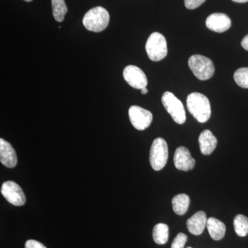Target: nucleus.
Segmentation results:
<instances>
[{
  "label": "nucleus",
  "instance_id": "8",
  "mask_svg": "<svg viewBox=\"0 0 248 248\" xmlns=\"http://www.w3.org/2000/svg\"><path fill=\"white\" fill-rule=\"evenodd\" d=\"M129 118L134 127L138 130H144L151 125L153 120V114L138 106L129 108Z\"/></svg>",
  "mask_w": 248,
  "mask_h": 248
},
{
  "label": "nucleus",
  "instance_id": "27",
  "mask_svg": "<svg viewBox=\"0 0 248 248\" xmlns=\"http://www.w3.org/2000/svg\"><path fill=\"white\" fill-rule=\"evenodd\" d=\"M25 1H27V2H31V1H32V0H24Z\"/></svg>",
  "mask_w": 248,
  "mask_h": 248
},
{
  "label": "nucleus",
  "instance_id": "24",
  "mask_svg": "<svg viewBox=\"0 0 248 248\" xmlns=\"http://www.w3.org/2000/svg\"><path fill=\"white\" fill-rule=\"evenodd\" d=\"M241 46L243 48L246 49L248 51V35H246V37L243 39L242 42H241Z\"/></svg>",
  "mask_w": 248,
  "mask_h": 248
},
{
  "label": "nucleus",
  "instance_id": "1",
  "mask_svg": "<svg viewBox=\"0 0 248 248\" xmlns=\"http://www.w3.org/2000/svg\"><path fill=\"white\" fill-rule=\"evenodd\" d=\"M187 110L191 115L200 123H205L210 120L211 107L206 96L200 93H192L187 97Z\"/></svg>",
  "mask_w": 248,
  "mask_h": 248
},
{
  "label": "nucleus",
  "instance_id": "14",
  "mask_svg": "<svg viewBox=\"0 0 248 248\" xmlns=\"http://www.w3.org/2000/svg\"><path fill=\"white\" fill-rule=\"evenodd\" d=\"M217 139L210 130H205L199 138L201 153L204 155H210L213 153L217 146Z\"/></svg>",
  "mask_w": 248,
  "mask_h": 248
},
{
  "label": "nucleus",
  "instance_id": "2",
  "mask_svg": "<svg viewBox=\"0 0 248 248\" xmlns=\"http://www.w3.org/2000/svg\"><path fill=\"white\" fill-rule=\"evenodd\" d=\"M110 16L107 9L97 6L89 10L83 18V24L87 30L94 32H102L108 26Z\"/></svg>",
  "mask_w": 248,
  "mask_h": 248
},
{
  "label": "nucleus",
  "instance_id": "26",
  "mask_svg": "<svg viewBox=\"0 0 248 248\" xmlns=\"http://www.w3.org/2000/svg\"><path fill=\"white\" fill-rule=\"evenodd\" d=\"M141 91L142 94H147V93L148 92V89H147L146 88H144V89H141Z\"/></svg>",
  "mask_w": 248,
  "mask_h": 248
},
{
  "label": "nucleus",
  "instance_id": "6",
  "mask_svg": "<svg viewBox=\"0 0 248 248\" xmlns=\"http://www.w3.org/2000/svg\"><path fill=\"white\" fill-rule=\"evenodd\" d=\"M163 105L172 117V120L179 124L185 123L186 115L182 102L173 93L165 92L161 99Z\"/></svg>",
  "mask_w": 248,
  "mask_h": 248
},
{
  "label": "nucleus",
  "instance_id": "19",
  "mask_svg": "<svg viewBox=\"0 0 248 248\" xmlns=\"http://www.w3.org/2000/svg\"><path fill=\"white\" fill-rule=\"evenodd\" d=\"M234 229L238 236L244 237L248 234V218L243 215H238L234 219Z\"/></svg>",
  "mask_w": 248,
  "mask_h": 248
},
{
  "label": "nucleus",
  "instance_id": "28",
  "mask_svg": "<svg viewBox=\"0 0 248 248\" xmlns=\"http://www.w3.org/2000/svg\"><path fill=\"white\" fill-rule=\"evenodd\" d=\"M192 248L188 247V248Z\"/></svg>",
  "mask_w": 248,
  "mask_h": 248
},
{
  "label": "nucleus",
  "instance_id": "9",
  "mask_svg": "<svg viewBox=\"0 0 248 248\" xmlns=\"http://www.w3.org/2000/svg\"><path fill=\"white\" fill-rule=\"evenodd\" d=\"M124 79L134 89L141 90L146 88L148 79L141 68L134 65H129L124 68Z\"/></svg>",
  "mask_w": 248,
  "mask_h": 248
},
{
  "label": "nucleus",
  "instance_id": "7",
  "mask_svg": "<svg viewBox=\"0 0 248 248\" xmlns=\"http://www.w3.org/2000/svg\"><path fill=\"white\" fill-rule=\"evenodd\" d=\"M1 193L7 202L16 206L24 205L27 201L20 186L12 181H8L2 184Z\"/></svg>",
  "mask_w": 248,
  "mask_h": 248
},
{
  "label": "nucleus",
  "instance_id": "16",
  "mask_svg": "<svg viewBox=\"0 0 248 248\" xmlns=\"http://www.w3.org/2000/svg\"><path fill=\"white\" fill-rule=\"evenodd\" d=\"M190 200L188 195L179 194L173 197L172 208L174 213L178 215H184L187 213L190 206Z\"/></svg>",
  "mask_w": 248,
  "mask_h": 248
},
{
  "label": "nucleus",
  "instance_id": "17",
  "mask_svg": "<svg viewBox=\"0 0 248 248\" xmlns=\"http://www.w3.org/2000/svg\"><path fill=\"white\" fill-rule=\"evenodd\" d=\"M153 236L156 244H166L169 237V228L168 225L165 223L156 224L153 229Z\"/></svg>",
  "mask_w": 248,
  "mask_h": 248
},
{
  "label": "nucleus",
  "instance_id": "25",
  "mask_svg": "<svg viewBox=\"0 0 248 248\" xmlns=\"http://www.w3.org/2000/svg\"><path fill=\"white\" fill-rule=\"evenodd\" d=\"M232 1L236 3H246L248 2V0H232Z\"/></svg>",
  "mask_w": 248,
  "mask_h": 248
},
{
  "label": "nucleus",
  "instance_id": "23",
  "mask_svg": "<svg viewBox=\"0 0 248 248\" xmlns=\"http://www.w3.org/2000/svg\"><path fill=\"white\" fill-rule=\"evenodd\" d=\"M25 248H47L43 244L35 240H29L26 242Z\"/></svg>",
  "mask_w": 248,
  "mask_h": 248
},
{
  "label": "nucleus",
  "instance_id": "21",
  "mask_svg": "<svg viewBox=\"0 0 248 248\" xmlns=\"http://www.w3.org/2000/svg\"><path fill=\"white\" fill-rule=\"evenodd\" d=\"M187 235L184 233H179L174 239L173 240L171 248H184V246L187 242Z\"/></svg>",
  "mask_w": 248,
  "mask_h": 248
},
{
  "label": "nucleus",
  "instance_id": "15",
  "mask_svg": "<svg viewBox=\"0 0 248 248\" xmlns=\"http://www.w3.org/2000/svg\"><path fill=\"white\" fill-rule=\"evenodd\" d=\"M207 228L212 239L219 241L224 237L226 228L224 223L214 217H210L207 221Z\"/></svg>",
  "mask_w": 248,
  "mask_h": 248
},
{
  "label": "nucleus",
  "instance_id": "10",
  "mask_svg": "<svg viewBox=\"0 0 248 248\" xmlns=\"http://www.w3.org/2000/svg\"><path fill=\"white\" fill-rule=\"evenodd\" d=\"M174 164L179 170L189 171L195 168L196 161L187 148L180 146L174 153Z\"/></svg>",
  "mask_w": 248,
  "mask_h": 248
},
{
  "label": "nucleus",
  "instance_id": "18",
  "mask_svg": "<svg viewBox=\"0 0 248 248\" xmlns=\"http://www.w3.org/2000/svg\"><path fill=\"white\" fill-rule=\"evenodd\" d=\"M53 17L58 22H62L64 19L65 16L68 12L64 0H51Z\"/></svg>",
  "mask_w": 248,
  "mask_h": 248
},
{
  "label": "nucleus",
  "instance_id": "22",
  "mask_svg": "<svg viewBox=\"0 0 248 248\" xmlns=\"http://www.w3.org/2000/svg\"><path fill=\"white\" fill-rule=\"evenodd\" d=\"M205 1V0H185L184 3L187 9L193 10L200 7Z\"/></svg>",
  "mask_w": 248,
  "mask_h": 248
},
{
  "label": "nucleus",
  "instance_id": "3",
  "mask_svg": "<svg viewBox=\"0 0 248 248\" xmlns=\"http://www.w3.org/2000/svg\"><path fill=\"white\" fill-rule=\"evenodd\" d=\"M188 66L196 78L202 81L210 79L215 73L213 61L207 57L194 55L189 58Z\"/></svg>",
  "mask_w": 248,
  "mask_h": 248
},
{
  "label": "nucleus",
  "instance_id": "12",
  "mask_svg": "<svg viewBox=\"0 0 248 248\" xmlns=\"http://www.w3.org/2000/svg\"><path fill=\"white\" fill-rule=\"evenodd\" d=\"M0 161L9 169L16 167L17 164L16 151L11 143L2 138L0 139Z\"/></svg>",
  "mask_w": 248,
  "mask_h": 248
},
{
  "label": "nucleus",
  "instance_id": "5",
  "mask_svg": "<svg viewBox=\"0 0 248 248\" xmlns=\"http://www.w3.org/2000/svg\"><path fill=\"white\" fill-rule=\"evenodd\" d=\"M169 159V147L163 138L155 139L150 152V162L152 168L156 171L161 170L167 164Z\"/></svg>",
  "mask_w": 248,
  "mask_h": 248
},
{
  "label": "nucleus",
  "instance_id": "11",
  "mask_svg": "<svg viewBox=\"0 0 248 248\" xmlns=\"http://www.w3.org/2000/svg\"><path fill=\"white\" fill-rule=\"evenodd\" d=\"M205 24L214 32H224L231 27V19L226 14L217 13L208 16Z\"/></svg>",
  "mask_w": 248,
  "mask_h": 248
},
{
  "label": "nucleus",
  "instance_id": "13",
  "mask_svg": "<svg viewBox=\"0 0 248 248\" xmlns=\"http://www.w3.org/2000/svg\"><path fill=\"white\" fill-rule=\"evenodd\" d=\"M207 221L208 219L205 213L203 211H199L187 219L186 226L191 234L198 236L203 233L207 226Z\"/></svg>",
  "mask_w": 248,
  "mask_h": 248
},
{
  "label": "nucleus",
  "instance_id": "20",
  "mask_svg": "<svg viewBox=\"0 0 248 248\" xmlns=\"http://www.w3.org/2000/svg\"><path fill=\"white\" fill-rule=\"evenodd\" d=\"M234 79L240 87L248 89V68H239L235 71Z\"/></svg>",
  "mask_w": 248,
  "mask_h": 248
},
{
  "label": "nucleus",
  "instance_id": "4",
  "mask_svg": "<svg viewBox=\"0 0 248 248\" xmlns=\"http://www.w3.org/2000/svg\"><path fill=\"white\" fill-rule=\"evenodd\" d=\"M146 50L152 61L159 62L164 60L168 54L167 42L164 36L158 32L152 33L147 40Z\"/></svg>",
  "mask_w": 248,
  "mask_h": 248
}]
</instances>
